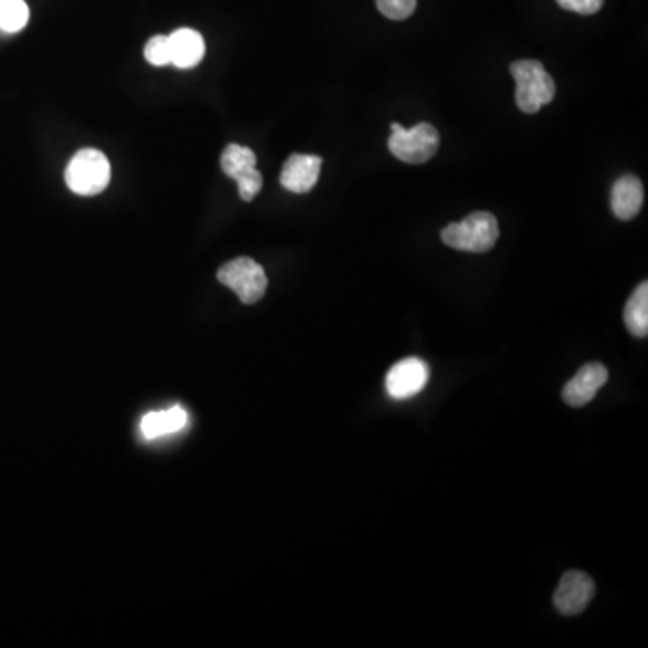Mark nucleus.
<instances>
[{
	"instance_id": "nucleus-1",
	"label": "nucleus",
	"mask_w": 648,
	"mask_h": 648,
	"mask_svg": "<svg viewBox=\"0 0 648 648\" xmlns=\"http://www.w3.org/2000/svg\"><path fill=\"white\" fill-rule=\"evenodd\" d=\"M515 80V102L521 111L535 114L544 105L553 102L556 94L555 82L544 65L537 60H519L510 65Z\"/></svg>"
},
{
	"instance_id": "nucleus-2",
	"label": "nucleus",
	"mask_w": 648,
	"mask_h": 648,
	"mask_svg": "<svg viewBox=\"0 0 648 648\" xmlns=\"http://www.w3.org/2000/svg\"><path fill=\"white\" fill-rule=\"evenodd\" d=\"M441 240L449 248L463 252H489L499 240V226L494 215L475 211L461 222L449 223L441 231Z\"/></svg>"
},
{
	"instance_id": "nucleus-3",
	"label": "nucleus",
	"mask_w": 648,
	"mask_h": 648,
	"mask_svg": "<svg viewBox=\"0 0 648 648\" xmlns=\"http://www.w3.org/2000/svg\"><path fill=\"white\" fill-rule=\"evenodd\" d=\"M391 130V137L387 140L389 151L407 165H424L440 148V134L431 123H418L409 130L400 123H393Z\"/></svg>"
},
{
	"instance_id": "nucleus-4",
	"label": "nucleus",
	"mask_w": 648,
	"mask_h": 648,
	"mask_svg": "<svg viewBox=\"0 0 648 648\" xmlns=\"http://www.w3.org/2000/svg\"><path fill=\"white\" fill-rule=\"evenodd\" d=\"M65 182L73 194L82 197L102 194L111 182V163L94 148L77 151L65 170Z\"/></svg>"
},
{
	"instance_id": "nucleus-5",
	"label": "nucleus",
	"mask_w": 648,
	"mask_h": 648,
	"mask_svg": "<svg viewBox=\"0 0 648 648\" xmlns=\"http://www.w3.org/2000/svg\"><path fill=\"white\" fill-rule=\"evenodd\" d=\"M217 276L218 281L234 291L245 305H254L262 300L269 285L263 266L251 258H237L226 263L220 266Z\"/></svg>"
},
{
	"instance_id": "nucleus-6",
	"label": "nucleus",
	"mask_w": 648,
	"mask_h": 648,
	"mask_svg": "<svg viewBox=\"0 0 648 648\" xmlns=\"http://www.w3.org/2000/svg\"><path fill=\"white\" fill-rule=\"evenodd\" d=\"M429 366L421 358H404L395 364L386 375V391L395 400L417 397L427 386Z\"/></svg>"
},
{
	"instance_id": "nucleus-7",
	"label": "nucleus",
	"mask_w": 648,
	"mask_h": 648,
	"mask_svg": "<svg viewBox=\"0 0 648 648\" xmlns=\"http://www.w3.org/2000/svg\"><path fill=\"white\" fill-rule=\"evenodd\" d=\"M595 582L582 572H567L553 595L558 613L564 616L581 615L595 596Z\"/></svg>"
},
{
	"instance_id": "nucleus-8",
	"label": "nucleus",
	"mask_w": 648,
	"mask_h": 648,
	"mask_svg": "<svg viewBox=\"0 0 648 648\" xmlns=\"http://www.w3.org/2000/svg\"><path fill=\"white\" fill-rule=\"evenodd\" d=\"M321 166L317 155H291L281 170V186L292 194H309L320 180Z\"/></svg>"
},
{
	"instance_id": "nucleus-9",
	"label": "nucleus",
	"mask_w": 648,
	"mask_h": 648,
	"mask_svg": "<svg viewBox=\"0 0 648 648\" xmlns=\"http://www.w3.org/2000/svg\"><path fill=\"white\" fill-rule=\"evenodd\" d=\"M607 380H609V372H607L604 364H586L566 384L564 391H562V398H564L567 406H586L596 397V393L600 391Z\"/></svg>"
},
{
	"instance_id": "nucleus-10",
	"label": "nucleus",
	"mask_w": 648,
	"mask_h": 648,
	"mask_svg": "<svg viewBox=\"0 0 648 648\" xmlns=\"http://www.w3.org/2000/svg\"><path fill=\"white\" fill-rule=\"evenodd\" d=\"M644 185L634 175L619 177L610 191V209L619 220H633L644 208Z\"/></svg>"
},
{
	"instance_id": "nucleus-11",
	"label": "nucleus",
	"mask_w": 648,
	"mask_h": 648,
	"mask_svg": "<svg viewBox=\"0 0 648 648\" xmlns=\"http://www.w3.org/2000/svg\"><path fill=\"white\" fill-rule=\"evenodd\" d=\"M171 49V63L175 67H197L206 54V44L200 33L194 30H177L168 36Z\"/></svg>"
},
{
	"instance_id": "nucleus-12",
	"label": "nucleus",
	"mask_w": 648,
	"mask_h": 648,
	"mask_svg": "<svg viewBox=\"0 0 648 648\" xmlns=\"http://www.w3.org/2000/svg\"><path fill=\"white\" fill-rule=\"evenodd\" d=\"M188 424V415L182 407H171L166 411L148 412L140 421V432L148 440L159 438V436L171 435L182 429Z\"/></svg>"
},
{
	"instance_id": "nucleus-13",
	"label": "nucleus",
	"mask_w": 648,
	"mask_h": 648,
	"mask_svg": "<svg viewBox=\"0 0 648 648\" xmlns=\"http://www.w3.org/2000/svg\"><path fill=\"white\" fill-rule=\"evenodd\" d=\"M625 326L634 337L644 339L648 335V283L644 281L634 291L630 300L627 301L624 312Z\"/></svg>"
},
{
	"instance_id": "nucleus-14",
	"label": "nucleus",
	"mask_w": 648,
	"mask_h": 648,
	"mask_svg": "<svg viewBox=\"0 0 648 648\" xmlns=\"http://www.w3.org/2000/svg\"><path fill=\"white\" fill-rule=\"evenodd\" d=\"M220 165L229 179L237 180L238 177L248 174L252 168H257V155L248 146L229 145L223 150Z\"/></svg>"
},
{
	"instance_id": "nucleus-15",
	"label": "nucleus",
	"mask_w": 648,
	"mask_h": 648,
	"mask_svg": "<svg viewBox=\"0 0 648 648\" xmlns=\"http://www.w3.org/2000/svg\"><path fill=\"white\" fill-rule=\"evenodd\" d=\"M30 20V8L24 0H0V30L17 33Z\"/></svg>"
},
{
	"instance_id": "nucleus-16",
	"label": "nucleus",
	"mask_w": 648,
	"mask_h": 648,
	"mask_svg": "<svg viewBox=\"0 0 648 648\" xmlns=\"http://www.w3.org/2000/svg\"><path fill=\"white\" fill-rule=\"evenodd\" d=\"M377 8L386 19L406 20L417 10V0H377Z\"/></svg>"
},
{
	"instance_id": "nucleus-17",
	"label": "nucleus",
	"mask_w": 648,
	"mask_h": 648,
	"mask_svg": "<svg viewBox=\"0 0 648 648\" xmlns=\"http://www.w3.org/2000/svg\"><path fill=\"white\" fill-rule=\"evenodd\" d=\"M145 56L155 67H165V65L171 63V49L168 36H154L146 44Z\"/></svg>"
},
{
	"instance_id": "nucleus-18",
	"label": "nucleus",
	"mask_w": 648,
	"mask_h": 648,
	"mask_svg": "<svg viewBox=\"0 0 648 648\" xmlns=\"http://www.w3.org/2000/svg\"><path fill=\"white\" fill-rule=\"evenodd\" d=\"M238 191L245 202H251L263 188V177L257 168H252L248 174H243L242 177L237 179Z\"/></svg>"
},
{
	"instance_id": "nucleus-19",
	"label": "nucleus",
	"mask_w": 648,
	"mask_h": 648,
	"mask_svg": "<svg viewBox=\"0 0 648 648\" xmlns=\"http://www.w3.org/2000/svg\"><path fill=\"white\" fill-rule=\"evenodd\" d=\"M564 10L573 11L578 15H595L602 10L604 0H556Z\"/></svg>"
}]
</instances>
